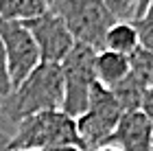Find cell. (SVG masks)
<instances>
[{
	"mask_svg": "<svg viewBox=\"0 0 153 151\" xmlns=\"http://www.w3.org/2000/svg\"><path fill=\"white\" fill-rule=\"evenodd\" d=\"M151 0H138V18H142L144 16V11H147V7H149ZM136 18V20H138Z\"/></svg>",
	"mask_w": 153,
	"mask_h": 151,
	"instance_id": "d6986e66",
	"label": "cell"
},
{
	"mask_svg": "<svg viewBox=\"0 0 153 151\" xmlns=\"http://www.w3.org/2000/svg\"><path fill=\"white\" fill-rule=\"evenodd\" d=\"M94 72H96V81L101 86L114 88L131 72L129 57L114 53V51H107V48H101V51H96V57H94Z\"/></svg>",
	"mask_w": 153,
	"mask_h": 151,
	"instance_id": "9c48e42d",
	"label": "cell"
},
{
	"mask_svg": "<svg viewBox=\"0 0 153 151\" xmlns=\"http://www.w3.org/2000/svg\"><path fill=\"white\" fill-rule=\"evenodd\" d=\"M48 9L46 0H0V16L7 20H31Z\"/></svg>",
	"mask_w": 153,
	"mask_h": 151,
	"instance_id": "7c38bea8",
	"label": "cell"
},
{
	"mask_svg": "<svg viewBox=\"0 0 153 151\" xmlns=\"http://www.w3.org/2000/svg\"><path fill=\"white\" fill-rule=\"evenodd\" d=\"M134 26L140 37V48L153 53V18H138Z\"/></svg>",
	"mask_w": 153,
	"mask_h": 151,
	"instance_id": "9a60e30c",
	"label": "cell"
},
{
	"mask_svg": "<svg viewBox=\"0 0 153 151\" xmlns=\"http://www.w3.org/2000/svg\"><path fill=\"white\" fill-rule=\"evenodd\" d=\"M22 24L31 33L33 42L37 46L39 61H46V64H61L64 57L76 44L70 31L66 29L64 20L51 9H46L44 13L31 20H24Z\"/></svg>",
	"mask_w": 153,
	"mask_h": 151,
	"instance_id": "52a82bcc",
	"label": "cell"
},
{
	"mask_svg": "<svg viewBox=\"0 0 153 151\" xmlns=\"http://www.w3.org/2000/svg\"><path fill=\"white\" fill-rule=\"evenodd\" d=\"M103 48L120 53L125 57H131L138 48H140V37L134 22H114L109 26V31L105 33V42Z\"/></svg>",
	"mask_w": 153,
	"mask_h": 151,
	"instance_id": "30bf717a",
	"label": "cell"
},
{
	"mask_svg": "<svg viewBox=\"0 0 153 151\" xmlns=\"http://www.w3.org/2000/svg\"><path fill=\"white\" fill-rule=\"evenodd\" d=\"M11 88V79H9V68H7V55H4V46L0 42V101L4 97H9Z\"/></svg>",
	"mask_w": 153,
	"mask_h": 151,
	"instance_id": "2e32d148",
	"label": "cell"
},
{
	"mask_svg": "<svg viewBox=\"0 0 153 151\" xmlns=\"http://www.w3.org/2000/svg\"><path fill=\"white\" fill-rule=\"evenodd\" d=\"M37 151H83L81 147H53V149H37Z\"/></svg>",
	"mask_w": 153,
	"mask_h": 151,
	"instance_id": "ffe728a7",
	"label": "cell"
},
{
	"mask_svg": "<svg viewBox=\"0 0 153 151\" xmlns=\"http://www.w3.org/2000/svg\"><path fill=\"white\" fill-rule=\"evenodd\" d=\"M129 64H131V74L144 88H153V53L138 48L129 57Z\"/></svg>",
	"mask_w": 153,
	"mask_h": 151,
	"instance_id": "4fadbf2b",
	"label": "cell"
},
{
	"mask_svg": "<svg viewBox=\"0 0 153 151\" xmlns=\"http://www.w3.org/2000/svg\"><path fill=\"white\" fill-rule=\"evenodd\" d=\"M123 107L112 94V90L101 86L99 81L92 86L88 109L76 118V132H79L81 149L92 151L101 145H107L109 136L114 134L116 125L123 118Z\"/></svg>",
	"mask_w": 153,
	"mask_h": 151,
	"instance_id": "277c9868",
	"label": "cell"
},
{
	"mask_svg": "<svg viewBox=\"0 0 153 151\" xmlns=\"http://www.w3.org/2000/svg\"><path fill=\"white\" fill-rule=\"evenodd\" d=\"M2 123H4V118H2V109H0V125H2ZM0 129H2V127H0Z\"/></svg>",
	"mask_w": 153,
	"mask_h": 151,
	"instance_id": "603a6c76",
	"label": "cell"
},
{
	"mask_svg": "<svg viewBox=\"0 0 153 151\" xmlns=\"http://www.w3.org/2000/svg\"><path fill=\"white\" fill-rule=\"evenodd\" d=\"M9 138H11V134L4 132V129H0V151H7V147H9Z\"/></svg>",
	"mask_w": 153,
	"mask_h": 151,
	"instance_id": "ac0fdd59",
	"label": "cell"
},
{
	"mask_svg": "<svg viewBox=\"0 0 153 151\" xmlns=\"http://www.w3.org/2000/svg\"><path fill=\"white\" fill-rule=\"evenodd\" d=\"M53 147H81L76 121L61 109L22 118L13 129L7 151H37Z\"/></svg>",
	"mask_w": 153,
	"mask_h": 151,
	"instance_id": "7a4b0ae2",
	"label": "cell"
},
{
	"mask_svg": "<svg viewBox=\"0 0 153 151\" xmlns=\"http://www.w3.org/2000/svg\"><path fill=\"white\" fill-rule=\"evenodd\" d=\"M107 145H114L120 151H153V123L142 112L123 114Z\"/></svg>",
	"mask_w": 153,
	"mask_h": 151,
	"instance_id": "ba28073f",
	"label": "cell"
},
{
	"mask_svg": "<svg viewBox=\"0 0 153 151\" xmlns=\"http://www.w3.org/2000/svg\"><path fill=\"white\" fill-rule=\"evenodd\" d=\"M53 2H55V0H46V4H48V7H51V4H53Z\"/></svg>",
	"mask_w": 153,
	"mask_h": 151,
	"instance_id": "cb8c5ba5",
	"label": "cell"
},
{
	"mask_svg": "<svg viewBox=\"0 0 153 151\" xmlns=\"http://www.w3.org/2000/svg\"><path fill=\"white\" fill-rule=\"evenodd\" d=\"M64 103V74L59 64H39L0 101L4 123L16 127L22 118L39 112L61 109Z\"/></svg>",
	"mask_w": 153,
	"mask_h": 151,
	"instance_id": "6da1fadb",
	"label": "cell"
},
{
	"mask_svg": "<svg viewBox=\"0 0 153 151\" xmlns=\"http://www.w3.org/2000/svg\"><path fill=\"white\" fill-rule=\"evenodd\" d=\"M140 112H142L144 116H147V118H149L151 123H153V88H147V90H144Z\"/></svg>",
	"mask_w": 153,
	"mask_h": 151,
	"instance_id": "e0dca14e",
	"label": "cell"
},
{
	"mask_svg": "<svg viewBox=\"0 0 153 151\" xmlns=\"http://www.w3.org/2000/svg\"><path fill=\"white\" fill-rule=\"evenodd\" d=\"M142 18H153V0L149 2V7H147V11H144V16Z\"/></svg>",
	"mask_w": 153,
	"mask_h": 151,
	"instance_id": "7402d4cb",
	"label": "cell"
},
{
	"mask_svg": "<svg viewBox=\"0 0 153 151\" xmlns=\"http://www.w3.org/2000/svg\"><path fill=\"white\" fill-rule=\"evenodd\" d=\"M92 151H120V149L114 147V145H101V147H96V149H92Z\"/></svg>",
	"mask_w": 153,
	"mask_h": 151,
	"instance_id": "44dd1931",
	"label": "cell"
},
{
	"mask_svg": "<svg viewBox=\"0 0 153 151\" xmlns=\"http://www.w3.org/2000/svg\"><path fill=\"white\" fill-rule=\"evenodd\" d=\"M112 90V94L116 97V101L120 103L123 112H140V105H142V97H144V88L140 81H138L134 74H127L120 83H116L114 88H109Z\"/></svg>",
	"mask_w": 153,
	"mask_h": 151,
	"instance_id": "8fae6325",
	"label": "cell"
},
{
	"mask_svg": "<svg viewBox=\"0 0 153 151\" xmlns=\"http://www.w3.org/2000/svg\"><path fill=\"white\" fill-rule=\"evenodd\" d=\"M48 9L64 20L76 44H85L94 51L103 48L105 33L116 22L101 0H55Z\"/></svg>",
	"mask_w": 153,
	"mask_h": 151,
	"instance_id": "3957f363",
	"label": "cell"
},
{
	"mask_svg": "<svg viewBox=\"0 0 153 151\" xmlns=\"http://www.w3.org/2000/svg\"><path fill=\"white\" fill-rule=\"evenodd\" d=\"M94 57L96 51L85 44H74L72 51L61 61V74H64V103L61 112L68 114L70 118L79 116L88 109L90 92L96 83V72H94Z\"/></svg>",
	"mask_w": 153,
	"mask_h": 151,
	"instance_id": "5b68a950",
	"label": "cell"
},
{
	"mask_svg": "<svg viewBox=\"0 0 153 151\" xmlns=\"http://www.w3.org/2000/svg\"><path fill=\"white\" fill-rule=\"evenodd\" d=\"M0 42L4 46L7 68H9L11 88L22 83V79L39 64V53L31 33L18 20H7L0 16Z\"/></svg>",
	"mask_w": 153,
	"mask_h": 151,
	"instance_id": "8992f818",
	"label": "cell"
},
{
	"mask_svg": "<svg viewBox=\"0 0 153 151\" xmlns=\"http://www.w3.org/2000/svg\"><path fill=\"white\" fill-rule=\"evenodd\" d=\"M116 22H136L138 0H101Z\"/></svg>",
	"mask_w": 153,
	"mask_h": 151,
	"instance_id": "5bb4252c",
	"label": "cell"
}]
</instances>
